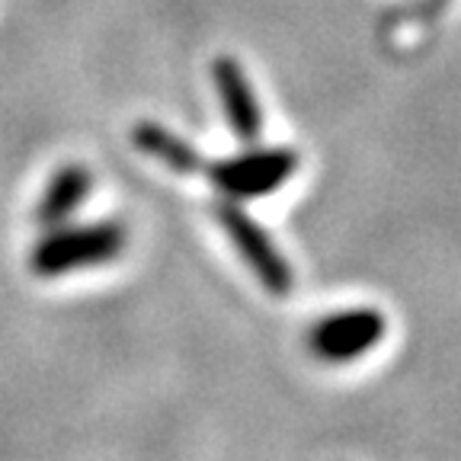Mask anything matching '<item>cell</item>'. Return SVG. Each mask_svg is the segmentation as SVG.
<instances>
[{"instance_id": "obj_4", "label": "cell", "mask_w": 461, "mask_h": 461, "mask_svg": "<svg viewBox=\"0 0 461 461\" xmlns=\"http://www.w3.org/2000/svg\"><path fill=\"white\" fill-rule=\"evenodd\" d=\"M388 337V317L375 304L330 311L304 333V346L321 366H353L375 353Z\"/></svg>"}, {"instance_id": "obj_3", "label": "cell", "mask_w": 461, "mask_h": 461, "mask_svg": "<svg viewBox=\"0 0 461 461\" xmlns=\"http://www.w3.org/2000/svg\"><path fill=\"white\" fill-rule=\"evenodd\" d=\"M215 221L224 230V238L238 250L240 263L250 269V276L259 282V288L273 298H285L295 288V269L285 259V253L276 247L269 230L244 209V202L218 199Z\"/></svg>"}, {"instance_id": "obj_1", "label": "cell", "mask_w": 461, "mask_h": 461, "mask_svg": "<svg viewBox=\"0 0 461 461\" xmlns=\"http://www.w3.org/2000/svg\"><path fill=\"white\" fill-rule=\"evenodd\" d=\"M129 247V230L115 218L103 221H68L45 228L29 250V273L36 279H68L119 263Z\"/></svg>"}, {"instance_id": "obj_6", "label": "cell", "mask_w": 461, "mask_h": 461, "mask_svg": "<svg viewBox=\"0 0 461 461\" xmlns=\"http://www.w3.org/2000/svg\"><path fill=\"white\" fill-rule=\"evenodd\" d=\"M94 195V170L84 164H61L36 199V221L39 228H58L80 215L86 202Z\"/></svg>"}, {"instance_id": "obj_2", "label": "cell", "mask_w": 461, "mask_h": 461, "mask_svg": "<svg viewBox=\"0 0 461 461\" xmlns=\"http://www.w3.org/2000/svg\"><path fill=\"white\" fill-rule=\"evenodd\" d=\"M302 167L295 148L285 144H253L247 151L230 154V158L212 160L202 167V173L209 176L212 186L221 193V199L230 202H253L267 199V195L279 193Z\"/></svg>"}, {"instance_id": "obj_5", "label": "cell", "mask_w": 461, "mask_h": 461, "mask_svg": "<svg viewBox=\"0 0 461 461\" xmlns=\"http://www.w3.org/2000/svg\"><path fill=\"white\" fill-rule=\"evenodd\" d=\"M212 77H215V94L218 103H221L228 131L240 144H257L259 135H263V109H259L253 84L244 68H240V61H234L228 55L215 58Z\"/></svg>"}, {"instance_id": "obj_7", "label": "cell", "mask_w": 461, "mask_h": 461, "mask_svg": "<svg viewBox=\"0 0 461 461\" xmlns=\"http://www.w3.org/2000/svg\"><path fill=\"white\" fill-rule=\"evenodd\" d=\"M131 141H135V148L144 158L158 160L173 173H199L205 167V160H202V154L195 151L193 144L183 141L180 135H173L160 122H138L135 131H131Z\"/></svg>"}]
</instances>
